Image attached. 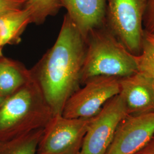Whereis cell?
Instances as JSON below:
<instances>
[{"mask_svg": "<svg viewBox=\"0 0 154 154\" xmlns=\"http://www.w3.org/2000/svg\"><path fill=\"white\" fill-rule=\"evenodd\" d=\"M86 50V39L66 14L54 44L30 70L53 116L62 114L80 88Z\"/></svg>", "mask_w": 154, "mask_h": 154, "instance_id": "cell-1", "label": "cell"}, {"mask_svg": "<svg viewBox=\"0 0 154 154\" xmlns=\"http://www.w3.org/2000/svg\"><path fill=\"white\" fill-rule=\"evenodd\" d=\"M127 116L125 102L118 94L91 117L79 154H106L120 122Z\"/></svg>", "mask_w": 154, "mask_h": 154, "instance_id": "cell-7", "label": "cell"}, {"mask_svg": "<svg viewBox=\"0 0 154 154\" xmlns=\"http://www.w3.org/2000/svg\"><path fill=\"white\" fill-rule=\"evenodd\" d=\"M62 3L85 39L91 30L105 23L107 0H62Z\"/></svg>", "mask_w": 154, "mask_h": 154, "instance_id": "cell-10", "label": "cell"}, {"mask_svg": "<svg viewBox=\"0 0 154 154\" xmlns=\"http://www.w3.org/2000/svg\"><path fill=\"white\" fill-rule=\"evenodd\" d=\"M119 79L107 76L89 79L67 99L62 116L68 118H88L95 116L109 99L119 94Z\"/></svg>", "mask_w": 154, "mask_h": 154, "instance_id": "cell-6", "label": "cell"}, {"mask_svg": "<svg viewBox=\"0 0 154 154\" xmlns=\"http://www.w3.org/2000/svg\"><path fill=\"white\" fill-rule=\"evenodd\" d=\"M32 23L27 8L0 15V48L7 45L18 44L28 25Z\"/></svg>", "mask_w": 154, "mask_h": 154, "instance_id": "cell-12", "label": "cell"}, {"mask_svg": "<svg viewBox=\"0 0 154 154\" xmlns=\"http://www.w3.org/2000/svg\"><path fill=\"white\" fill-rule=\"evenodd\" d=\"M154 135V111L127 115L116 130L106 154H134L142 149Z\"/></svg>", "mask_w": 154, "mask_h": 154, "instance_id": "cell-8", "label": "cell"}, {"mask_svg": "<svg viewBox=\"0 0 154 154\" xmlns=\"http://www.w3.org/2000/svg\"><path fill=\"white\" fill-rule=\"evenodd\" d=\"M134 154H154V135L145 146Z\"/></svg>", "mask_w": 154, "mask_h": 154, "instance_id": "cell-18", "label": "cell"}, {"mask_svg": "<svg viewBox=\"0 0 154 154\" xmlns=\"http://www.w3.org/2000/svg\"><path fill=\"white\" fill-rule=\"evenodd\" d=\"M32 78L30 70L21 63L4 57L0 58V93L4 97L11 95Z\"/></svg>", "mask_w": 154, "mask_h": 154, "instance_id": "cell-11", "label": "cell"}, {"mask_svg": "<svg viewBox=\"0 0 154 154\" xmlns=\"http://www.w3.org/2000/svg\"><path fill=\"white\" fill-rule=\"evenodd\" d=\"M44 130L25 133L11 147L7 154H36L39 141Z\"/></svg>", "mask_w": 154, "mask_h": 154, "instance_id": "cell-15", "label": "cell"}, {"mask_svg": "<svg viewBox=\"0 0 154 154\" xmlns=\"http://www.w3.org/2000/svg\"><path fill=\"white\" fill-rule=\"evenodd\" d=\"M62 0H28L25 8L30 12L32 23L41 25L55 16L62 8Z\"/></svg>", "mask_w": 154, "mask_h": 154, "instance_id": "cell-13", "label": "cell"}, {"mask_svg": "<svg viewBox=\"0 0 154 154\" xmlns=\"http://www.w3.org/2000/svg\"><path fill=\"white\" fill-rule=\"evenodd\" d=\"M85 39L81 85L93 77L122 78L138 72L136 55L127 49L106 23L91 30Z\"/></svg>", "mask_w": 154, "mask_h": 154, "instance_id": "cell-2", "label": "cell"}, {"mask_svg": "<svg viewBox=\"0 0 154 154\" xmlns=\"http://www.w3.org/2000/svg\"><path fill=\"white\" fill-rule=\"evenodd\" d=\"M53 113L39 87L32 78L6 98L0 107V130L11 128L27 119H49Z\"/></svg>", "mask_w": 154, "mask_h": 154, "instance_id": "cell-5", "label": "cell"}, {"mask_svg": "<svg viewBox=\"0 0 154 154\" xmlns=\"http://www.w3.org/2000/svg\"><path fill=\"white\" fill-rule=\"evenodd\" d=\"M153 85H154V83H153Z\"/></svg>", "mask_w": 154, "mask_h": 154, "instance_id": "cell-21", "label": "cell"}, {"mask_svg": "<svg viewBox=\"0 0 154 154\" xmlns=\"http://www.w3.org/2000/svg\"><path fill=\"white\" fill-rule=\"evenodd\" d=\"M28 0H0V15L21 11Z\"/></svg>", "mask_w": 154, "mask_h": 154, "instance_id": "cell-16", "label": "cell"}, {"mask_svg": "<svg viewBox=\"0 0 154 154\" xmlns=\"http://www.w3.org/2000/svg\"><path fill=\"white\" fill-rule=\"evenodd\" d=\"M144 31L154 34V0H148L143 20Z\"/></svg>", "mask_w": 154, "mask_h": 154, "instance_id": "cell-17", "label": "cell"}, {"mask_svg": "<svg viewBox=\"0 0 154 154\" xmlns=\"http://www.w3.org/2000/svg\"><path fill=\"white\" fill-rule=\"evenodd\" d=\"M2 57H3V54H2V48H0V58Z\"/></svg>", "mask_w": 154, "mask_h": 154, "instance_id": "cell-20", "label": "cell"}, {"mask_svg": "<svg viewBox=\"0 0 154 154\" xmlns=\"http://www.w3.org/2000/svg\"><path fill=\"white\" fill-rule=\"evenodd\" d=\"M138 72L154 83V34L144 31L140 53L136 55Z\"/></svg>", "mask_w": 154, "mask_h": 154, "instance_id": "cell-14", "label": "cell"}, {"mask_svg": "<svg viewBox=\"0 0 154 154\" xmlns=\"http://www.w3.org/2000/svg\"><path fill=\"white\" fill-rule=\"evenodd\" d=\"M91 118L51 116L39 141L37 154H79Z\"/></svg>", "mask_w": 154, "mask_h": 154, "instance_id": "cell-4", "label": "cell"}, {"mask_svg": "<svg viewBox=\"0 0 154 154\" xmlns=\"http://www.w3.org/2000/svg\"><path fill=\"white\" fill-rule=\"evenodd\" d=\"M5 97H4L3 95H2L1 93H0V107H1V106L4 103L5 100Z\"/></svg>", "mask_w": 154, "mask_h": 154, "instance_id": "cell-19", "label": "cell"}, {"mask_svg": "<svg viewBox=\"0 0 154 154\" xmlns=\"http://www.w3.org/2000/svg\"><path fill=\"white\" fill-rule=\"evenodd\" d=\"M119 94L127 115H137L154 111L153 82L137 72L119 79Z\"/></svg>", "mask_w": 154, "mask_h": 154, "instance_id": "cell-9", "label": "cell"}, {"mask_svg": "<svg viewBox=\"0 0 154 154\" xmlns=\"http://www.w3.org/2000/svg\"><path fill=\"white\" fill-rule=\"evenodd\" d=\"M148 0H107L105 23L131 54L141 52Z\"/></svg>", "mask_w": 154, "mask_h": 154, "instance_id": "cell-3", "label": "cell"}]
</instances>
